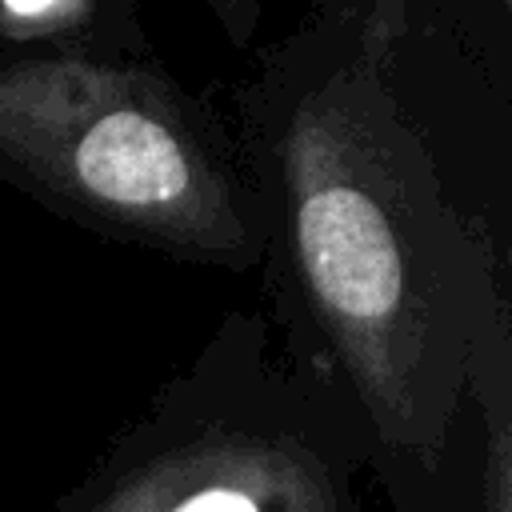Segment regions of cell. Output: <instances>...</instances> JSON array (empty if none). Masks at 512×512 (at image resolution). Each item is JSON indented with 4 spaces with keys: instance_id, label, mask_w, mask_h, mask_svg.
Wrapping results in <instances>:
<instances>
[{
    "instance_id": "cell-7",
    "label": "cell",
    "mask_w": 512,
    "mask_h": 512,
    "mask_svg": "<svg viewBox=\"0 0 512 512\" xmlns=\"http://www.w3.org/2000/svg\"><path fill=\"white\" fill-rule=\"evenodd\" d=\"M208 8V16L216 20V28L224 32V40L232 48H252L256 32H260V0H200Z\"/></svg>"
},
{
    "instance_id": "cell-6",
    "label": "cell",
    "mask_w": 512,
    "mask_h": 512,
    "mask_svg": "<svg viewBox=\"0 0 512 512\" xmlns=\"http://www.w3.org/2000/svg\"><path fill=\"white\" fill-rule=\"evenodd\" d=\"M512 88V0H432Z\"/></svg>"
},
{
    "instance_id": "cell-5",
    "label": "cell",
    "mask_w": 512,
    "mask_h": 512,
    "mask_svg": "<svg viewBox=\"0 0 512 512\" xmlns=\"http://www.w3.org/2000/svg\"><path fill=\"white\" fill-rule=\"evenodd\" d=\"M472 512H512V328L476 376Z\"/></svg>"
},
{
    "instance_id": "cell-1",
    "label": "cell",
    "mask_w": 512,
    "mask_h": 512,
    "mask_svg": "<svg viewBox=\"0 0 512 512\" xmlns=\"http://www.w3.org/2000/svg\"><path fill=\"white\" fill-rule=\"evenodd\" d=\"M268 320L356 416L392 512H472L512 328V88L432 0L308 8L236 84Z\"/></svg>"
},
{
    "instance_id": "cell-8",
    "label": "cell",
    "mask_w": 512,
    "mask_h": 512,
    "mask_svg": "<svg viewBox=\"0 0 512 512\" xmlns=\"http://www.w3.org/2000/svg\"><path fill=\"white\" fill-rule=\"evenodd\" d=\"M368 0H308V8H360Z\"/></svg>"
},
{
    "instance_id": "cell-3",
    "label": "cell",
    "mask_w": 512,
    "mask_h": 512,
    "mask_svg": "<svg viewBox=\"0 0 512 512\" xmlns=\"http://www.w3.org/2000/svg\"><path fill=\"white\" fill-rule=\"evenodd\" d=\"M372 452L268 312H228L52 512H364Z\"/></svg>"
},
{
    "instance_id": "cell-2",
    "label": "cell",
    "mask_w": 512,
    "mask_h": 512,
    "mask_svg": "<svg viewBox=\"0 0 512 512\" xmlns=\"http://www.w3.org/2000/svg\"><path fill=\"white\" fill-rule=\"evenodd\" d=\"M0 180L100 236L260 272L240 132L152 56L0 52Z\"/></svg>"
},
{
    "instance_id": "cell-4",
    "label": "cell",
    "mask_w": 512,
    "mask_h": 512,
    "mask_svg": "<svg viewBox=\"0 0 512 512\" xmlns=\"http://www.w3.org/2000/svg\"><path fill=\"white\" fill-rule=\"evenodd\" d=\"M0 52L148 56L144 0H0Z\"/></svg>"
}]
</instances>
